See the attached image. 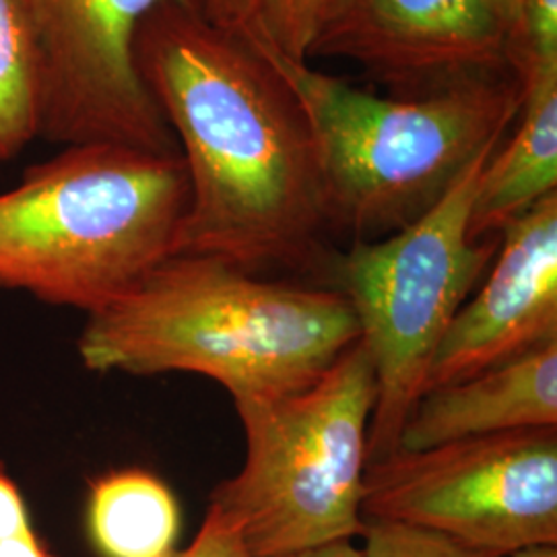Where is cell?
<instances>
[{
    "instance_id": "obj_1",
    "label": "cell",
    "mask_w": 557,
    "mask_h": 557,
    "mask_svg": "<svg viewBox=\"0 0 557 557\" xmlns=\"http://www.w3.org/2000/svg\"><path fill=\"white\" fill-rule=\"evenodd\" d=\"M135 59L188 176L172 255L250 273L310 259L331 221L310 124L277 69L182 4L145 17Z\"/></svg>"
},
{
    "instance_id": "obj_2",
    "label": "cell",
    "mask_w": 557,
    "mask_h": 557,
    "mask_svg": "<svg viewBox=\"0 0 557 557\" xmlns=\"http://www.w3.org/2000/svg\"><path fill=\"white\" fill-rule=\"evenodd\" d=\"M358 338V319L338 289L172 255L87 317L77 351L100 374H199L236 403L308 386Z\"/></svg>"
},
{
    "instance_id": "obj_3",
    "label": "cell",
    "mask_w": 557,
    "mask_h": 557,
    "mask_svg": "<svg viewBox=\"0 0 557 557\" xmlns=\"http://www.w3.org/2000/svg\"><path fill=\"white\" fill-rule=\"evenodd\" d=\"M186 207L180 153L69 145L0 193V289L89 317L172 257Z\"/></svg>"
},
{
    "instance_id": "obj_4",
    "label": "cell",
    "mask_w": 557,
    "mask_h": 557,
    "mask_svg": "<svg viewBox=\"0 0 557 557\" xmlns=\"http://www.w3.org/2000/svg\"><path fill=\"white\" fill-rule=\"evenodd\" d=\"M250 41L292 87L312 131L331 225L358 239L421 218L518 119V79L471 81L419 98H379Z\"/></svg>"
},
{
    "instance_id": "obj_5",
    "label": "cell",
    "mask_w": 557,
    "mask_h": 557,
    "mask_svg": "<svg viewBox=\"0 0 557 557\" xmlns=\"http://www.w3.org/2000/svg\"><path fill=\"white\" fill-rule=\"evenodd\" d=\"M376 376L356 341L308 386L236 400L246 457L209 504L257 557H289L363 535Z\"/></svg>"
},
{
    "instance_id": "obj_6",
    "label": "cell",
    "mask_w": 557,
    "mask_h": 557,
    "mask_svg": "<svg viewBox=\"0 0 557 557\" xmlns=\"http://www.w3.org/2000/svg\"><path fill=\"white\" fill-rule=\"evenodd\" d=\"M496 149L481 153L413 223L386 238L356 239L338 260V292L376 376L370 462L397 450L440 341L498 252V238H469L479 180Z\"/></svg>"
},
{
    "instance_id": "obj_7",
    "label": "cell",
    "mask_w": 557,
    "mask_h": 557,
    "mask_svg": "<svg viewBox=\"0 0 557 557\" xmlns=\"http://www.w3.org/2000/svg\"><path fill=\"white\" fill-rule=\"evenodd\" d=\"M363 518L434 531L485 557L557 545V428L370 462Z\"/></svg>"
},
{
    "instance_id": "obj_8",
    "label": "cell",
    "mask_w": 557,
    "mask_h": 557,
    "mask_svg": "<svg viewBox=\"0 0 557 557\" xmlns=\"http://www.w3.org/2000/svg\"><path fill=\"white\" fill-rule=\"evenodd\" d=\"M40 48L41 139L114 143L180 153L178 143L140 79V23L163 4L202 0H23ZM205 11V9H202Z\"/></svg>"
},
{
    "instance_id": "obj_9",
    "label": "cell",
    "mask_w": 557,
    "mask_h": 557,
    "mask_svg": "<svg viewBox=\"0 0 557 557\" xmlns=\"http://www.w3.org/2000/svg\"><path fill=\"white\" fill-rule=\"evenodd\" d=\"M510 21L498 0H345L312 57L356 60L413 98L506 77Z\"/></svg>"
},
{
    "instance_id": "obj_10",
    "label": "cell",
    "mask_w": 557,
    "mask_h": 557,
    "mask_svg": "<svg viewBox=\"0 0 557 557\" xmlns=\"http://www.w3.org/2000/svg\"><path fill=\"white\" fill-rule=\"evenodd\" d=\"M492 262L440 341L423 393L557 341V195L499 232Z\"/></svg>"
},
{
    "instance_id": "obj_11",
    "label": "cell",
    "mask_w": 557,
    "mask_h": 557,
    "mask_svg": "<svg viewBox=\"0 0 557 557\" xmlns=\"http://www.w3.org/2000/svg\"><path fill=\"white\" fill-rule=\"evenodd\" d=\"M537 428H557V341L421 393L395 453Z\"/></svg>"
},
{
    "instance_id": "obj_12",
    "label": "cell",
    "mask_w": 557,
    "mask_h": 557,
    "mask_svg": "<svg viewBox=\"0 0 557 557\" xmlns=\"http://www.w3.org/2000/svg\"><path fill=\"white\" fill-rule=\"evenodd\" d=\"M515 137L490 158L473 200L469 238L499 232L557 195V75L527 83Z\"/></svg>"
},
{
    "instance_id": "obj_13",
    "label": "cell",
    "mask_w": 557,
    "mask_h": 557,
    "mask_svg": "<svg viewBox=\"0 0 557 557\" xmlns=\"http://www.w3.org/2000/svg\"><path fill=\"white\" fill-rule=\"evenodd\" d=\"M87 531L101 557H168L180 533L178 499L145 469L103 473L89 483Z\"/></svg>"
},
{
    "instance_id": "obj_14",
    "label": "cell",
    "mask_w": 557,
    "mask_h": 557,
    "mask_svg": "<svg viewBox=\"0 0 557 557\" xmlns=\"http://www.w3.org/2000/svg\"><path fill=\"white\" fill-rule=\"evenodd\" d=\"M41 59L23 0H0V163L40 137Z\"/></svg>"
},
{
    "instance_id": "obj_15",
    "label": "cell",
    "mask_w": 557,
    "mask_h": 557,
    "mask_svg": "<svg viewBox=\"0 0 557 557\" xmlns=\"http://www.w3.org/2000/svg\"><path fill=\"white\" fill-rule=\"evenodd\" d=\"M345 0H255L259 36L278 54L308 62L322 32L335 20Z\"/></svg>"
},
{
    "instance_id": "obj_16",
    "label": "cell",
    "mask_w": 557,
    "mask_h": 557,
    "mask_svg": "<svg viewBox=\"0 0 557 557\" xmlns=\"http://www.w3.org/2000/svg\"><path fill=\"white\" fill-rule=\"evenodd\" d=\"M515 77L527 83L557 75V0H518L508 36Z\"/></svg>"
},
{
    "instance_id": "obj_17",
    "label": "cell",
    "mask_w": 557,
    "mask_h": 557,
    "mask_svg": "<svg viewBox=\"0 0 557 557\" xmlns=\"http://www.w3.org/2000/svg\"><path fill=\"white\" fill-rule=\"evenodd\" d=\"M361 557H485L453 539L386 520H366Z\"/></svg>"
},
{
    "instance_id": "obj_18",
    "label": "cell",
    "mask_w": 557,
    "mask_h": 557,
    "mask_svg": "<svg viewBox=\"0 0 557 557\" xmlns=\"http://www.w3.org/2000/svg\"><path fill=\"white\" fill-rule=\"evenodd\" d=\"M0 557H57L32 524L17 481L0 460Z\"/></svg>"
},
{
    "instance_id": "obj_19",
    "label": "cell",
    "mask_w": 557,
    "mask_h": 557,
    "mask_svg": "<svg viewBox=\"0 0 557 557\" xmlns=\"http://www.w3.org/2000/svg\"><path fill=\"white\" fill-rule=\"evenodd\" d=\"M168 557H257L244 543L238 524L209 504L197 537L186 549Z\"/></svg>"
},
{
    "instance_id": "obj_20",
    "label": "cell",
    "mask_w": 557,
    "mask_h": 557,
    "mask_svg": "<svg viewBox=\"0 0 557 557\" xmlns=\"http://www.w3.org/2000/svg\"><path fill=\"white\" fill-rule=\"evenodd\" d=\"M205 15L227 32L248 36L257 27L255 0H202Z\"/></svg>"
},
{
    "instance_id": "obj_21",
    "label": "cell",
    "mask_w": 557,
    "mask_h": 557,
    "mask_svg": "<svg viewBox=\"0 0 557 557\" xmlns=\"http://www.w3.org/2000/svg\"><path fill=\"white\" fill-rule=\"evenodd\" d=\"M289 557H361V549L354 545V541H337Z\"/></svg>"
},
{
    "instance_id": "obj_22",
    "label": "cell",
    "mask_w": 557,
    "mask_h": 557,
    "mask_svg": "<svg viewBox=\"0 0 557 557\" xmlns=\"http://www.w3.org/2000/svg\"><path fill=\"white\" fill-rule=\"evenodd\" d=\"M506 557H557V545H535Z\"/></svg>"
},
{
    "instance_id": "obj_23",
    "label": "cell",
    "mask_w": 557,
    "mask_h": 557,
    "mask_svg": "<svg viewBox=\"0 0 557 557\" xmlns=\"http://www.w3.org/2000/svg\"><path fill=\"white\" fill-rule=\"evenodd\" d=\"M499 7H502V11L506 13V17L508 21L512 23V17H515V11H517L518 0H498Z\"/></svg>"
}]
</instances>
